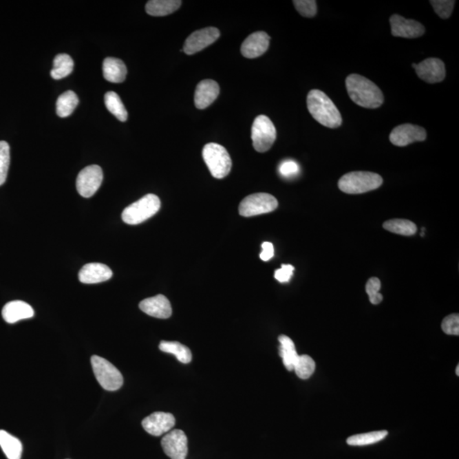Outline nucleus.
Here are the masks:
<instances>
[{"label": "nucleus", "mask_w": 459, "mask_h": 459, "mask_svg": "<svg viewBox=\"0 0 459 459\" xmlns=\"http://www.w3.org/2000/svg\"><path fill=\"white\" fill-rule=\"evenodd\" d=\"M316 363L312 357L307 355L299 356L295 365L294 371L301 379H308L315 372Z\"/></svg>", "instance_id": "7c9ffc66"}, {"label": "nucleus", "mask_w": 459, "mask_h": 459, "mask_svg": "<svg viewBox=\"0 0 459 459\" xmlns=\"http://www.w3.org/2000/svg\"><path fill=\"white\" fill-rule=\"evenodd\" d=\"M270 38L265 32H256L245 39L241 47V53L248 59H254L266 52Z\"/></svg>", "instance_id": "dca6fc26"}, {"label": "nucleus", "mask_w": 459, "mask_h": 459, "mask_svg": "<svg viewBox=\"0 0 459 459\" xmlns=\"http://www.w3.org/2000/svg\"><path fill=\"white\" fill-rule=\"evenodd\" d=\"M175 425V418L169 413L157 412L143 419L142 426L147 433L154 436H160L171 431Z\"/></svg>", "instance_id": "2eb2a0df"}, {"label": "nucleus", "mask_w": 459, "mask_h": 459, "mask_svg": "<svg viewBox=\"0 0 459 459\" xmlns=\"http://www.w3.org/2000/svg\"><path fill=\"white\" fill-rule=\"evenodd\" d=\"M392 34L395 37L416 39L425 34V28L415 20L406 19L399 14H393L389 19Z\"/></svg>", "instance_id": "4468645a"}, {"label": "nucleus", "mask_w": 459, "mask_h": 459, "mask_svg": "<svg viewBox=\"0 0 459 459\" xmlns=\"http://www.w3.org/2000/svg\"><path fill=\"white\" fill-rule=\"evenodd\" d=\"M202 158L209 171L216 179H223L231 172V158L228 151L222 145L209 143L202 149Z\"/></svg>", "instance_id": "39448f33"}, {"label": "nucleus", "mask_w": 459, "mask_h": 459, "mask_svg": "<svg viewBox=\"0 0 459 459\" xmlns=\"http://www.w3.org/2000/svg\"><path fill=\"white\" fill-rule=\"evenodd\" d=\"M78 104V97L72 90H68L58 97L56 101V114L61 118L70 116Z\"/></svg>", "instance_id": "bb28decb"}, {"label": "nucleus", "mask_w": 459, "mask_h": 459, "mask_svg": "<svg viewBox=\"0 0 459 459\" xmlns=\"http://www.w3.org/2000/svg\"><path fill=\"white\" fill-rule=\"evenodd\" d=\"M103 76L106 81L115 84L124 82L127 76V67L118 58L107 57L103 61Z\"/></svg>", "instance_id": "412c9836"}, {"label": "nucleus", "mask_w": 459, "mask_h": 459, "mask_svg": "<svg viewBox=\"0 0 459 459\" xmlns=\"http://www.w3.org/2000/svg\"><path fill=\"white\" fill-rule=\"evenodd\" d=\"M295 267L291 265H283L281 269L275 272V278L280 283H288L294 273Z\"/></svg>", "instance_id": "4c0bfd02"}, {"label": "nucleus", "mask_w": 459, "mask_h": 459, "mask_svg": "<svg viewBox=\"0 0 459 459\" xmlns=\"http://www.w3.org/2000/svg\"><path fill=\"white\" fill-rule=\"evenodd\" d=\"M416 74L422 81L429 84L442 82L446 77V67L438 58H428L419 64H413Z\"/></svg>", "instance_id": "ddd939ff"}, {"label": "nucleus", "mask_w": 459, "mask_h": 459, "mask_svg": "<svg viewBox=\"0 0 459 459\" xmlns=\"http://www.w3.org/2000/svg\"><path fill=\"white\" fill-rule=\"evenodd\" d=\"M161 445L168 457L171 459H186L188 453V440L185 432L173 429L162 437Z\"/></svg>", "instance_id": "9b49d317"}, {"label": "nucleus", "mask_w": 459, "mask_h": 459, "mask_svg": "<svg viewBox=\"0 0 459 459\" xmlns=\"http://www.w3.org/2000/svg\"><path fill=\"white\" fill-rule=\"evenodd\" d=\"M54 67L50 75L54 79H61L67 77L74 70V63L70 56L67 54H59L55 57Z\"/></svg>", "instance_id": "393cba45"}, {"label": "nucleus", "mask_w": 459, "mask_h": 459, "mask_svg": "<svg viewBox=\"0 0 459 459\" xmlns=\"http://www.w3.org/2000/svg\"><path fill=\"white\" fill-rule=\"evenodd\" d=\"M0 447L8 459H21L23 444L6 431H0Z\"/></svg>", "instance_id": "b1692460"}, {"label": "nucleus", "mask_w": 459, "mask_h": 459, "mask_svg": "<svg viewBox=\"0 0 459 459\" xmlns=\"http://www.w3.org/2000/svg\"><path fill=\"white\" fill-rule=\"evenodd\" d=\"M34 316V310L28 303L14 301L7 303L2 310V317L6 323L12 324Z\"/></svg>", "instance_id": "aec40b11"}, {"label": "nucleus", "mask_w": 459, "mask_h": 459, "mask_svg": "<svg viewBox=\"0 0 459 459\" xmlns=\"http://www.w3.org/2000/svg\"><path fill=\"white\" fill-rule=\"evenodd\" d=\"M429 3L442 19H448L451 17L455 6L453 0H431Z\"/></svg>", "instance_id": "473e14b6"}, {"label": "nucleus", "mask_w": 459, "mask_h": 459, "mask_svg": "<svg viewBox=\"0 0 459 459\" xmlns=\"http://www.w3.org/2000/svg\"><path fill=\"white\" fill-rule=\"evenodd\" d=\"M307 107L314 119L325 127H341L342 117L337 107L326 94L319 89H312L307 96Z\"/></svg>", "instance_id": "f03ea898"}, {"label": "nucleus", "mask_w": 459, "mask_h": 459, "mask_svg": "<svg viewBox=\"0 0 459 459\" xmlns=\"http://www.w3.org/2000/svg\"><path fill=\"white\" fill-rule=\"evenodd\" d=\"M388 436L387 431H374L359 435L352 436L347 439V444L350 446L363 447L381 442Z\"/></svg>", "instance_id": "c756f323"}, {"label": "nucleus", "mask_w": 459, "mask_h": 459, "mask_svg": "<svg viewBox=\"0 0 459 459\" xmlns=\"http://www.w3.org/2000/svg\"><path fill=\"white\" fill-rule=\"evenodd\" d=\"M220 32L216 28H206L195 31L184 43L183 52L186 55H193L207 48L220 38Z\"/></svg>", "instance_id": "9d476101"}, {"label": "nucleus", "mask_w": 459, "mask_h": 459, "mask_svg": "<svg viewBox=\"0 0 459 459\" xmlns=\"http://www.w3.org/2000/svg\"><path fill=\"white\" fill-rule=\"evenodd\" d=\"M456 374H457V376H459V365H458V366H457Z\"/></svg>", "instance_id": "ea45409f"}, {"label": "nucleus", "mask_w": 459, "mask_h": 459, "mask_svg": "<svg viewBox=\"0 0 459 459\" xmlns=\"http://www.w3.org/2000/svg\"><path fill=\"white\" fill-rule=\"evenodd\" d=\"M278 207L277 198L268 193L249 195L241 202L239 214L244 217H252L270 213Z\"/></svg>", "instance_id": "6e6552de"}, {"label": "nucleus", "mask_w": 459, "mask_h": 459, "mask_svg": "<svg viewBox=\"0 0 459 459\" xmlns=\"http://www.w3.org/2000/svg\"><path fill=\"white\" fill-rule=\"evenodd\" d=\"M105 105L107 110L115 116L119 121L125 122L128 119V111L117 93L109 92L105 95Z\"/></svg>", "instance_id": "cd10ccee"}, {"label": "nucleus", "mask_w": 459, "mask_h": 459, "mask_svg": "<svg viewBox=\"0 0 459 459\" xmlns=\"http://www.w3.org/2000/svg\"><path fill=\"white\" fill-rule=\"evenodd\" d=\"M159 349L162 352L175 356L177 360L182 363H190L193 359L190 349L179 342L162 341L159 345Z\"/></svg>", "instance_id": "a878e982"}, {"label": "nucleus", "mask_w": 459, "mask_h": 459, "mask_svg": "<svg viewBox=\"0 0 459 459\" xmlns=\"http://www.w3.org/2000/svg\"><path fill=\"white\" fill-rule=\"evenodd\" d=\"M299 172V166L295 161H284L279 166V173H281V175L287 177V178L297 175Z\"/></svg>", "instance_id": "e433bc0d"}, {"label": "nucleus", "mask_w": 459, "mask_h": 459, "mask_svg": "<svg viewBox=\"0 0 459 459\" xmlns=\"http://www.w3.org/2000/svg\"><path fill=\"white\" fill-rule=\"evenodd\" d=\"M292 3L301 16L308 18L316 16L317 6L315 0H295Z\"/></svg>", "instance_id": "f704fd0d"}, {"label": "nucleus", "mask_w": 459, "mask_h": 459, "mask_svg": "<svg viewBox=\"0 0 459 459\" xmlns=\"http://www.w3.org/2000/svg\"><path fill=\"white\" fill-rule=\"evenodd\" d=\"M220 94L218 83L205 79L198 85L195 90L194 103L198 109H205L214 103Z\"/></svg>", "instance_id": "6ab92c4d"}, {"label": "nucleus", "mask_w": 459, "mask_h": 459, "mask_svg": "<svg viewBox=\"0 0 459 459\" xmlns=\"http://www.w3.org/2000/svg\"><path fill=\"white\" fill-rule=\"evenodd\" d=\"M160 207L159 198L154 194H147L125 208L122 219L128 225H139L156 215Z\"/></svg>", "instance_id": "20e7f679"}, {"label": "nucleus", "mask_w": 459, "mask_h": 459, "mask_svg": "<svg viewBox=\"0 0 459 459\" xmlns=\"http://www.w3.org/2000/svg\"><path fill=\"white\" fill-rule=\"evenodd\" d=\"M180 0H151L146 6V12L153 17H164L175 12L182 6Z\"/></svg>", "instance_id": "4be33fe9"}, {"label": "nucleus", "mask_w": 459, "mask_h": 459, "mask_svg": "<svg viewBox=\"0 0 459 459\" xmlns=\"http://www.w3.org/2000/svg\"><path fill=\"white\" fill-rule=\"evenodd\" d=\"M442 328L444 332L449 335H459V315L458 314H451L444 318L442 323Z\"/></svg>", "instance_id": "c9c22d12"}, {"label": "nucleus", "mask_w": 459, "mask_h": 459, "mask_svg": "<svg viewBox=\"0 0 459 459\" xmlns=\"http://www.w3.org/2000/svg\"><path fill=\"white\" fill-rule=\"evenodd\" d=\"M262 252L260 253L259 257L263 261H268L274 256V247L272 243L265 242L262 244Z\"/></svg>", "instance_id": "58836bf2"}, {"label": "nucleus", "mask_w": 459, "mask_h": 459, "mask_svg": "<svg viewBox=\"0 0 459 459\" xmlns=\"http://www.w3.org/2000/svg\"><path fill=\"white\" fill-rule=\"evenodd\" d=\"M350 99L361 107L375 109L384 103L381 89L370 79L359 74H350L345 81Z\"/></svg>", "instance_id": "f257e3e1"}, {"label": "nucleus", "mask_w": 459, "mask_h": 459, "mask_svg": "<svg viewBox=\"0 0 459 459\" xmlns=\"http://www.w3.org/2000/svg\"><path fill=\"white\" fill-rule=\"evenodd\" d=\"M113 277L111 270L104 264L89 263L82 267L78 279L82 284H95L103 283Z\"/></svg>", "instance_id": "a211bd4d"}, {"label": "nucleus", "mask_w": 459, "mask_h": 459, "mask_svg": "<svg viewBox=\"0 0 459 459\" xmlns=\"http://www.w3.org/2000/svg\"><path fill=\"white\" fill-rule=\"evenodd\" d=\"M92 365L94 374L101 387L109 392H114L122 387L124 378L118 368L110 361L99 356H93Z\"/></svg>", "instance_id": "423d86ee"}, {"label": "nucleus", "mask_w": 459, "mask_h": 459, "mask_svg": "<svg viewBox=\"0 0 459 459\" xmlns=\"http://www.w3.org/2000/svg\"><path fill=\"white\" fill-rule=\"evenodd\" d=\"M253 146L258 153H266L272 148L277 139V130L273 122L266 115H259L252 126Z\"/></svg>", "instance_id": "0eeeda50"}, {"label": "nucleus", "mask_w": 459, "mask_h": 459, "mask_svg": "<svg viewBox=\"0 0 459 459\" xmlns=\"http://www.w3.org/2000/svg\"><path fill=\"white\" fill-rule=\"evenodd\" d=\"M139 307L147 315L160 319H167L172 315L171 302L162 295L144 299L140 303Z\"/></svg>", "instance_id": "f3484780"}, {"label": "nucleus", "mask_w": 459, "mask_h": 459, "mask_svg": "<svg viewBox=\"0 0 459 459\" xmlns=\"http://www.w3.org/2000/svg\"><path fill=\"white\" fill-rule=\"evenodd\" d=\"M381 288V280L377 277H372L367 281L366 292L370 296V301L373 305H378L383 301V295L379 294Z\"/></svg>", "instance_id": "72a5a7b5"}, {"label": "nucleus", "mask_w": 459, "mask_h": 459, "mask_svg": "<svg viewBox=\"0 0 459 459\" xmlns=\"http://www.w3.org/2000/svg\"><path fill=\"white\" fill-rule=\"evenodd\" d=\"M383 178L376 173L355 171L345 173L339 180V190L347 194H361L381 187Z\"/></svg>", "instance_id": "7ed1b4c3"}, {"label": "nucleus", "mask_w": 459, "mask_h": 459, "mask_svg": "<svg viewBox=\"0 0 459 459\" xmlns=\"http://www.w3.org/2000/svg\"><path fill=\"white\" fill-rule=\"evenodd\" d=\"M383 227L390 233L403 235V236H413L417 233V226L407 220H390L385 222Z\"/></svg>", "instance_id": "c85d7f7f"}, {"label": "nucleus", "mask_w": 459, "mask_h": 459, "mask_svg": "<svg viewBox=\"0 0 459 459\" xmlns=\"http://www.w3.org/2000/svg\"><path fill=\"white\" fill-rule=\"evenodd\" d=\"M280 343L279 354L283 359L285 367L288 371H294L296 361L299 357V354L296 352L294 341L286 335H281L278 338Z\"/></svg>", "instance_id": "5701e85b"}, {"label": "nucleus", "mask_w": 459, "mask_h": 459, "mask_svg": "<svg viewBox=\"0 0 459 459\" xmlns=\"http://www.w3.org/2000/svg\"><path fill=\"white\" fill-rule=\"evenodd\" d=\"M10 162V146L6 142H0V186L5 184Z\"/></svg>", "instance_id": "2f4dec72"}, {"label": "nucleus", "mask_w": 459, "mask_h": 459, "mask_svg": "<svg viewBox=\"0 0 459 459\" xmlns=\"http://www.w3.org/2000/svg\"><path fill=\"white\" fill-rule=\"evenodd\" d=\"M427 133L420 126L406 124L397 126L390 133L389 140L396 147H406L412 143L424 142Z\"/></svg>", "instance_id": "f8f14e48"}, {"label": "nucleus", "mask_w": 459, "mask_h": 459, "mask_svg": "<svg viewBox=\"0 0 459 459\" xmlns=\"http://www.w3.org/2000/svg\"><path fill=\"white\" fill-rule=\"evenodd\" d=\"M103 172L98 165H89L82 169L77 177L76 186L82 197L94 196L103 183Z\"/></svg>", "instance_id": "1a4fd4ad"}]
</instances>
